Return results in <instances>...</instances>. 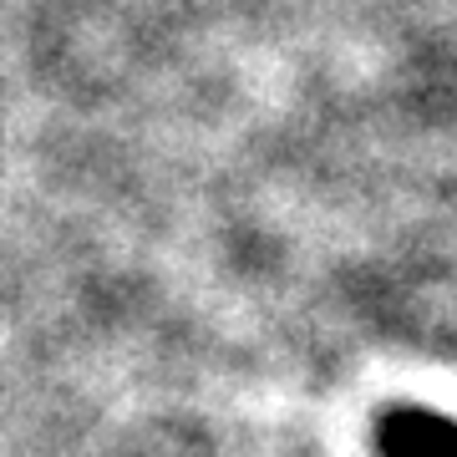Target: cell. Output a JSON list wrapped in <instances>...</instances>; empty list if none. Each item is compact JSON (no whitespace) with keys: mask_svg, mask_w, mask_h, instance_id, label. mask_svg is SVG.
Segmentation results:
<instances>
[{"mask_svg":"<svg viewBox=\"0 0 457 457\" xmlns=\"http://www.w3.org/2000/svg\"><path fill=\"white\" fill-rule=\"evenodd\" d=\"M381 457H457V422L427 407H392L376 422Z\"/></svg>","mask_w":457,"mask_h":457,"instance_id":"cell-1","label":"cell"}]
</instances>
